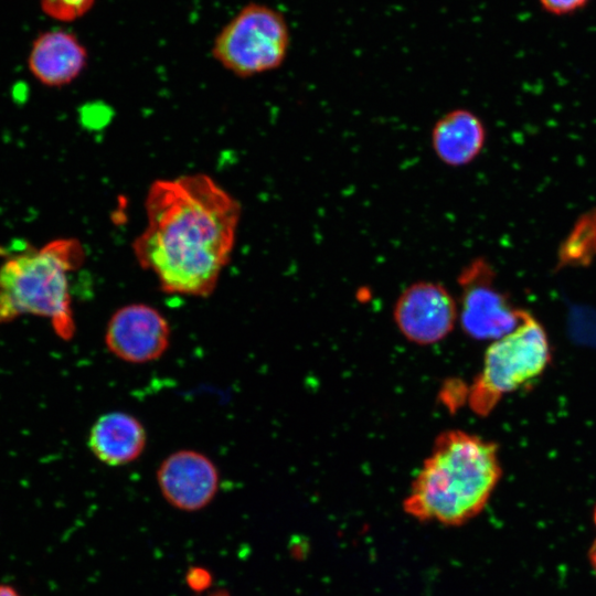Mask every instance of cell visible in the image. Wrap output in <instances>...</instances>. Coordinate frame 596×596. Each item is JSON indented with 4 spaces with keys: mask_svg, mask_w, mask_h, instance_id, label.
<instances>
[{
    "mask_svg": "<svg viewBox=\"0 0 596 596\" xmlns=\"http://www.w3.org/2000/svg\"><path fill=\"white\" fill-rule=\"evenodd\" d=\"M147 224L132 242L138 264L163 292L210 296L228 264L241 219L240 202L205 173L153 181Z\"/></svg>",
    "mask_w": 596,
    "mask_h": 596,
    "instance_id": "1",
    "label": "cell"
},
{
    "mask_svg": "<svg viewBox=\"0 0 596 596\" xmlns=\"http://www.w3.org/2000/svg\"><path fill=\"white\" fill-rule=\"evenodd\" d=\"M502 475L498 446L451 428L438 434L403 501L419 522L462 525L488 504Z\"/></svg>",
    "mask_w": 596,
    "mask_h": 596,
    "instance_id": "2",
    "label": "cell"
},
{
    "mask_svg": "<svg viewBox=\"0 0 596 596\" xmlns=\"http://www.w3.org/2000/svg\"><path fill=\"white\" fill-rule=\"evenodd\" d=\"M85 260L82 243L56 238L13 254L0 265V323L24 315L49 319L55 333L71 340L75 321L70 277Z\"/></svg>",
    "mask_w": 596,
    "mask_h": 596,
    "instance_id": "3",
    "label": "cell"
},
{
    "mask_svg": "<svg viewBox=\"0 0 596 596\" xmlns=\"http://www.w3.org/2000/svg\"><path fill=\"white\" fill-rule=\"evenodd\" d=\"M551 360V349L542 324L526 313L508 334L488 347L480 372L467 390L470 409L489 415L502 397L539 377Z\"/></svg>",
    "mask_w": 596,
    "mask_h": 596,
    "instance_id": "4",
    "label": "cell"
},
{
    "mask_svg": "<svg viewBox=\"0 0 596 596\" xmlns=\"http://www.w3.org/2000/svg\"><path fill=\"white\" fill-rule=\"evenodd\" d=\"M289 32L276 10L252 3L244 7L217 34L214 57L237 76L277 68L286 57Z\"/></svg>",
    "mask_w": 596,
    "mask_h": 596,
    "instance_id": "5",
    "label": "cell"
},
{
    "mask_svg": "<svg viewBox=\"0 0 596 596\" xmlns=\"http://www.w3.org/2000/svg\"><path fill=\"white\" fill-rule=\"evenodd\" d=\"M458 301L464 331L475 340L494 341L514 330L528 311L514 307L493 284L492 273L483 262H476L461 277Z\"/></svg>",
    "mask_w": 596,
    "mask_h": 596,
    "instance_id": "6",
    "label": "cell"
},
{
    "mask_svg": "<svg viewBox=\"0 0 596 596\" xmlns=\"http://www.w3.org/2000/svg\"><path fill=\"white\" fill-rule=\"evenodd\" d=\"M393 320L408 342L433 345L446 339L459 320L458 301L444 285L418 280L398 295Z\"/></svg>",
    "mask_w": 596,
    "mask_h": 596,
    "instance_id": "7",
    "label": "cell"
},
{
    "mask_svg": "<svg viewBox=\"0 0 596 596\" xmlns=\"http://www.w3.org/2000/svg\"><path fill=\"white\" fill-rule=\"evenodd\" d=\"M167 318L147 304H129L110 316L104 334L108 351L117 359L142 364L160 359L169 348Z\"/></svg>",
    "mask_w": 596,
    "mask_h": 596,
    "instance_id": "8",
    "label": "cell"
},
{
    "mask_svg": "<svg viewBox=\"0 0 596 596\" xmlns=\"http://www.w3.org/2000/svg\"><path fill=\"white\" fill-rule=\"evenodd\" d=\"M157 483L173 508L195 512L209 505L220 485V472L211 458L193 449L168 455L157 469Z\"/></svg>",
    "mask_w": 596,
    "mask_h": 596,
    "instance_id": "9",
    "label": "cell"
},
{
    "mask_svg": "<svg viewBox=\"0 0 596 596\" xmlns=\"http://www.w3.org/2000/svg\"><path fill=\"white\" fill-rule=\"evenodd\" d=\"M147 444V433L142 423L134 415L108 412L93 424L88 435L92 454L103 464L111 467L128 465L137 460Z\"/></svg>",
    "mask_w": 596,
    "mask_h": 596,
    "instance_id": "10",
    "label": "cell"
},
{
    "mask_svg": "<svg viewBox=\"0 0 596 596\" xmlns=\"http://www.w3.org/2000/svg\"><path fill=\"white\" fill-rule=\"evenodd\" d=\"M87 62L86 49L77 38L64 31H51L33 43L29 67L33 76L50 87L73 82Z\"/></svg>",
    "mask_w": 596,
    "mask_h": 596,
    "instance_id": "11",
    "label": "cell"
},
{
    "mask_svg": "<svg viewBox=\"0 0 596 596\" xmlns=\"http://www.w3.org/2000/svg\"><path fill=\"white\" fill-rule=\"evenodd\" d=\"M485 142L483 123L475 113L465 108L445 113L436 120L430 132L436 157L454 168L471 163L482 151Z\"/></svg>",
    "mask_w": 596,
    "mask_h": 596,
    "instance_id": "12",
    "label": "cell"
},
{
    "mask_svg": "<svg viewBox=\"0 0 596 596\" xmlns=\"http://www.w3.org/2000/svg\"><path fill=\"white\" fill-rule=\"evenodd\" d=\"M94 0H42L45 13L61 21H72L86 13Z\"/></svg>",
    "mask_w": 596,
    "mask_h": 596,
    "instance_id": "13",
    "label": "cell"
},
{
    "mask_svg": "<svg viewBox=\"0 0 596 596\" xmlns=\"http://www.w3.org/2000/svg\"><path fill=\"white\" fill-rule=\"evenodd\" d=\"M542 9L553 15H567L583 9L589 0H538Z\"/></svg>",
    "mask_w": 596,
    "mask_h": 596,
    "instance_id": "14",
    "label": "cell"
},
{
    "mask_svg": "<svg viewBox=\"0 0 596 596\" xmlns=\"http://www.w3.org/2000/svg\"><path fill=\"white\" fill-rule=\"evenodd\" d=\"M185 581L191 589L202 592L210 586L212 577L205 568L192 567L188 571Z\"/></svg>",
    "mask_w": 596,
    "mask_h": 596,
    "instance_id": "15",
    "label": "cell"
},
{
    "mask_svg": "<svg viewBox=\"0 0 596 596\" xmlns=\"http://www.w3.org/2000/svg\"><path fill=\"white\" fill-rule=\"evenodd\" d=\"M588 561L596 575V539L594 540L588 550Z\"/></svg>",
    "mask_w": 596,
    "mask_h": 596,
    "instance_id": "16",
    "label": "cell"
},
{
    "mask_svg": "<svg viewBox=\"0 0 596 596\" xmlns=\"http://www.w3.org/2000/svg\"><path fill=\"white\" fill-rule=\"evenodd\" d=\"M0 596H21V595L12 586L0 585Z\"/></svg>",
    "mask_w": 596,
    "mask_h": 596,
    "instance_id": "17",
    "label": "cell"
},
{
    "mask_svg": "<svg viewBox=\"0 0 596 596\" xmlns=\"http://www.w3.org/2000/svg\"><path fill=\"white\" fill-rule=\"evenodd\" d=\"M210 596H230V594L226 590H216L212 593Z\"/></svg>",
    "mask_w": 596,
    "mask_h": 596,
    "instance_id": "18",
    "label": "cell"
},
{
    "mask_svg": "<svg viewBox=\"0 0 596 596\" xmlns=\"http://www.w3.org/2000/svg\"><path fill=\"white\" fill-rule=\"evenodd\" d=\"M593 522H594V525L596 526V505L593 510Z\"/></svg>",
    "mask_w": 596,
    "mask_h": 596,
    "instance_id": "19",
    "label": "cell"
}]
</instances>
